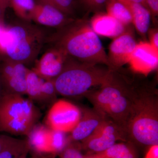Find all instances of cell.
Segmentation results:
<instances>
[{
    "label": "cell",
    "mask_w": 158,
    "mask_h": 158,
    "mask_svg": "<svg viewBox=\"0 0 158 158\" xmlns=\"http://www.w3.org/2000/svg\"><path fill=\"white\" fill-rule=\"evenodd\" d=\"M80 62L109 67L107 54L87 16L72 21L49 35L46 43Z\"/></svg>",
    "instance_id": "obj_1"
},
{
    "label": "cell",
    "mask_w": 158,
    "mask_h": 158,
    "mask_svg": "<svg viewBox=\"0 0 158 158\" xmlns=\"http://www.w3.org/2000/svg\"><path fill=\"white\" fill-rule=\"evenodd\" d=\"M48 37L39 26L21 19L6 27L0 36V52L5 58L29 65L35 61Z\"/></svg>",
    "instance_id": "obj_2"
},
{
    "label": "cell",
    "mask_w": 158,
    "mask_h": 158,
    "mask_svg": "<svg viewBox=\"0 0 158 158\" xmlns=\"http://www.w3.org/2000/svg\"><path fill=\"white\" fill-rule=\"evenodd\" d=\"M80 62L69 56L60 73L53 80L58 94L76 97L86 94L90 88L109 81L113 71Z\"/></svg>",
    "instance_id": "obj_3"
},
{
    "label": "cell",
    "mask_w": 158,
    "mask_h": 158,
    "mask_svg": "<svg viewBox=\"0 0 158 158\" xmlns=\"http://www.w3.org/2000/svg\"><path fill=\"white\" fill-rule=\"evenodd\" d=\"M39 110L23 95L4 93L0 97V131L26 135L36 124Z\"/></svg>",
    "instance_id": "obj_4"
},
{
    "label": "cell",
    "mask_w": 158,
    "mask_h": 158,
    "mask_svg": "<svg viewBox=\"0 0 158 158\" xmlns=\"http://www.w3.org/2000/svg\"><path fill=\"white\" fill-rule=\"evenodd\" d=\"M132 138L146 146L158 145V108L156 103L145 98L133 104L128 119Z\"/></svg>",
    "instance_id": "obj_5"
},
{
    "label": "cell",
    "mask_w": 158,
    "mask_h": 158,
    "mask_svg": "<svg viewBox=\"0 0 158 158\" xmlns=\"http://www.w3.org/2000/svg\"><path fill=\"white\" fill-rule=\"evenodd\" d=\"M81 113L75 105L60 100L54 103L49 110L46 123L51 129L71 132L81 117Z\"/></svg>",
    "instance_id": "obj_6"
},
{
    "label": "cell",
    "mask_w": 158,
    "mask_h": 158,
    "mask_svg": "<svg viewBox=\"0 0 158 158\" xmlns=\"http://www.w3.org/2000/svg\"><path fill=\"white\" fill-rule=\"evenodd\" d=\"M130 26L127 27L124 33L113 39L110 44L107 57L109 68L111 70L128 63L138 44Z\"/></svg>",
    "instance_id": "obj_7"
},
{
    "label": "cell",
    "mask_w": 158,
    "mask_h": 158,
    "mask_svg": "<svg viewBox=\"0 0 158 158\" xmlns=\"http://www.w3.org/2000/svg\"><path fill=\"white\" fill-rule=\"evenodd\" d=\"M114 125L103 122L92 135L82 141V149L88 151V154L103 152L116 143L119 139Z\"/></svg>",
    "instance_id": "obj_8"
},
{
    "label": "cell",
    "mask_w": 158,
    "mask_h": 158,
    "mask_svg": "<svg viewBox=\"0 0 158 158\" xmlns=\"http://www.w3.org/2000/svg\"><path fill=\"white\" fill-rule=\"evenodd\" d=\"M68 57L60 49L52 46L37 61L33 70L44 80H53L62 71Z\"/></svg>",
    "instance_id": "obj_9"
},
{
    "label": "cell",
    "mask_w": 158,
    "mask_h": 158,
    "mask_svg": "<svg viewBox=\"0 0 158 158\" xmlns=\"http://www.w3.org/2000/svg\"><path fill=\"white\" fill-rule=\"evenodd\" d=\"M136 72L147 75L158 68V51L147 41L138 43L128 62Z\"/></svg>",
    "instance_id": "obj_10"
},
{
    "label": "cell",
    "mask_w": 158,
    "mask_h": 158,
    "mask_svg": "<svg viewBox=\"0 0 158 158\" xmlns=\"http://www.w3.org/2000/svg\"><path fill=\"white\" fill-rule=\"evenodd\" d=\"M73 19L55 7L39 3H36L31 16V21L38 25L56 29L62 27Z\"/></svg>",
    "instance_id": "obj_11"
},
{
    "label": "cell",
    "mask_w": 158,
    "mask_h": 158,
    "mask_svg": "<svg viewBox=\"0 0 158 158\" xmlns=\"http://www.w3.org/2000/svg\"><path fill=\"white\" fill-rule=\"evenodd\" d=\"M89 22L97 35L113 39L124 33L127 27L107 13L102 12L96 13Z\"/></svg>",
    "instance_id": "obj_12"
},
{
    "label": "cell",
    "mask_w": 158,
    "mask_h": 158,
    "mask_svg": "<svg viewBox=\"0 0 158 158\" xmlns=\"http://www.w3.org/2000/svg\"><path fill=\"white\" fill-rule=\"evenodd\" d=\"M104 120L95 113H87L81 117L76 126L71 132L70 141H83L91 135Z\"/></svg>",
    "instance_id": "obj_13"
},
{
    "label": "cell",
    "mask_w": 158,
    "mask_h": 158,
    "mask_svg": "<svg viewBox=\"0 0 158 158\" xmlns=\"http://www.w3.org/2000/svg\"><path fill=\"white\" fill-rule=\"evenodd\" d=\"M127 7L132 17L134 27L138 34L145 38L149 30L151 15L149 11L143 5L129 0H118Z\"/></svg>",
    "instance_id": "obj_14"
},
{
    "label": "cell",
    "mask_w": 158,
    "mask_h": 158,
    "mask_svg": "<svg viewBox=\"0 0 158 158\" xmlns=\"http://www.w3.org/2000/svg\"><path fill=\"white\" fill-rule=\"evenodd\" d=\"M50 128L36 123L27 135L30 149L37 153H51L49 145Z\"/></svg>",
    "instance_id": "obj_15"
},
{
    "label": "cell",
    "mask_w": 158,
    "mask_h": 158,
    "mask_svg": "<svg viewBox=\"0 0 158 158\" xmlns=\"http://www.w3.org/2000/svg\"><path fill=\"white\" fill-rule=\"evenodd\" d=\"M105 7L107 14L113 16L124 26L127 27L132 24V17L129 10L120 1L107 0Z\"/></svg>",
    "instance_id": "obj_16"
},
{
    "label": "cell",
    "mask_w": 158,
    "mask_h": 158,
    "mask_svg": "<svg viewBox=\"0 0 158 158\" xmlns=\"http://www.w3.org/2000/svg\"><path fill=\"white\" fill-rule=\"evenodd\" d=\"M95 154L100 158H138L135 148L125 143H115L105 151Z\"/></svg>",
    "instance_id": "obj_17"
},
{
    "label": "cell",
    "mask_w": 158,
    "mask_h": 158,
    "mask_svg": "<svg viewBox=\"0 0 158 158\" xmlns=\"http://www.w3.org/2000/svg\"><path fill=\"white\" fill-rule=\"evenodd\" d=\"M44 80L33 69H29L26 77V94L32 101L41 102V88Z\"/></svg>",
    "instance_id": "obj_18"
},
{
    "label": "cell",
    "mask_w": 158,
    "mask_h": 158,
    "mask_svg": "<svg viewBox=\"0 0 158 158\" xmlns=\"http://www.w3.org/2000/svg\"><path fill=\"white\" fill-rule=\"evenodd\" d=\"M36 5L35 0H10L9 6L21 19L31 22Z\"/></svg>",
    "instance_id": "obj_19"
},
{
    "label": "cell",
    "mask_w": 158,
    "mask_h": 158,
    "mask_svg": "<svg viewBox=\"0 0 158 158\" xmlns=\"http://www.w3.org/2000/svg\"><path fill=\"white\" fill-rule=\"evenodd\" d=\"M67 133L50 129L49 145L51 153L59 154L71 142L69 136L67 135Z\"/></svg>",
    "instance_id": "obj_20"
},
{
    "label": "cell",
    "mask_w": 158,
    "mask_h": 158,
    "mask_svg": "<svg viewBox=\"0 0 158 158\" xmlns=\"http://www.w3.org/2000/svg\"><path fill=\"white\" fill-rule=\"evenodd\" d=\"M36 3L53 6L70 17L75 6V0H37Z\"/></svg>",
    "instance_id": "obj_21"
},
{
    "label": "cell",
    "mask_w": 158,
    "mask_h": 158,
    "mask_svg": "<svg viewBox=\"0 0 158 158\" xmlns=\"http://www.w3.org/2000/svg\"><path fill=\"white\" fill-rule=\"evenodd\" d=\"M57 93L53 80H44L41 88V102H56Z\"/></svg>",
    "instance_id": "obj_22"
},
{
    "label": "cell",
    "mask_w": 158,
    "mask_h": 158,
    "mask_svg": "<svg viewBox=\"0 0 158 158\" xmlns=\"http://www.w3.org/2000/svg\"><path fill=\"white\" fill-rule=\"evenodd\" d=\"M30 150L27 139H21L11 148L0 153V158H15L26 151Z\"/></svg>",
    "instance_id": "obj_23"
},
{
    "label": "cell",
    "mask_w": 158,
    "mask_h": 158,
    "mask_svg": "<svg viewBox=\"0 0 158 158\" xmlns=\"http://www.w3.org/2000/svg\"><path fill=\"white\" fill-rule=\"evenodd\" d=\"M81 149L78 142L71 141L59 154L60 158H83Z\"/></svg>",
    "instance_id": "obj_24"
},
{
    "label": "cell",
    "mask_w": 158,
    "mask_h": 158,
    "mask_svg": "<svg viewBox=\"0 0 158 158\" xmlns=\"http://www.w3.org/2000/svg\"><path fill=\"white\" fill-rule=\"evenodd\" d=\"M80 3L88 12L95 13L101 12V10L105 7L107 0H79Z\"/></svg>",
    "instance_id": "obj_25"
},
{
    "label": "cell",
    "mask_w": 158,
    "mask_h": 158,
    "mask_svg": "<svg viewBox=\"0 0 158 158\" xmlns=\"http://www.w3.org/2000/svg\"><path fill=\"white\" fill-rule=\"evenodd\" d=\"M21 139L0 134V153L17 144Z\"/></svg>",
    "instance_id": "obj_26"
},
{
    "label": "cell",
    "mask_w": 158,
    "mask_h": 158,
    "mask_svg": "<svg viewBox=\"0 0 158 158\" xmlns=\"http://www.w3.org/2000/svg\"><path fill=\"white\" fill-rule=\"evenodd\" d=\"M143 6L149 11L151 16H158V0H144Z\"/></svg>",
    "instance_id": "obj_27"
},
{
    "label": "cell",
    "mask_w": 158,
    "mask_h": 158,
    "mask_svg": "<svg viewBox=\"0 0 158 158\" xmlns=\"http://www.w3.org/2000/svg\"><path fill=\"white\" fill-rule=\"evenodd\" d=\"M149 43L156 50L158 51V31L157 28L148 30Z\"/></svg>",
    "instance_id": "obj_28"
},
{
    "label": "cell",
    "mask_w": 158,
    "mask_h": 158,
    "mask_svg": "<svg viewBox=\"0 0 158 158\" xmlns=\"http://www.w3.org/2000/svg\"><path fill=\"white\" fill-rule=\"evenodd\" d=\"M145 158H158V145L151 146Z\"/></svg>",
    "instance_id": "obj_29"
},
{
    "label": "cell",
    "mask_w": 158,
    "mask_h": 158,
    "mask_svg": "<svg viewBox=\"0 0 158 158\" xmlns=\"http://www.w3.org/2000/svg\"><path fill=\"white\" fill-rule=\"evenodd\" d=\"M9 4L10 0H0V6L4 11L6 7L9 6Z\"/></svg>",
    "instance_id": "obj_30"
},
{
    "label": "cell",
    "mask_w": 158,
    "mask_h": 158,
    "mask_svg": "<svg viewBox=\"0 0 158 158\" xmlns=\"http://www.w3.org/2000/svg\"><path fill=\"white\" fill-rule=\"evenodd\" d=\"M83 158H100L95 154H88L86 155H83Z\"/></svg>",
    "instance_id": "obj_31"
},
{
    "label": "cell",
    "mask_w": 158,
    "mask_h": 158,
    "mask_svg": "<svg viewBox=\"0 0 158 158\" xmlns=\"http://www.w3.org/2000/svg\"><path fill=\"white\" fill-rule=\"evenodd\" d=\"M30 150H28L24 152H23L20 155L18 156L15 158H27V156L28 154L30 151Z\"/></svg>",
    "instance_id": "obj_32"
},
{
    "label": "cell",
    "mask_w": 158,
    "mask_h": 158,
    "mask_svg": "<svg viewBox=\"0 0 158 158\" xmlns=\"http://www.w3.org/2000/svg\"><path fill=\"white\" fill-rule=\"evenodd\" d=\"M4 11H3L2 9L1 8L0 6V24H1L3 23H2V17L3 15V13H4Z\"/></svg>",
    "instance_id": "obj_33"
},
{
    "label": "cell",
    "mask_w": 158,
    "mask_h": 158,
    "mask_svg": "<svg viewBox=\"0 0 158 158\" xmlns=\"http://www.w3.org/2000/svg\"><path fill=\"white\" fill-rule=\"evenodd\" d=\"M129 1L139 3V4H141V5H143L144 0H129Z\"/></svg>",
    "instance_id": "obj_34"
},
{
    "label": "cell",
    "mask_w": 158,
    "mask_h": 158,
    "mask_svg": "<svg viewBox=\"0 0 158 158\" xmlns=\"http://www.w3.org/2000/svg\"><path fill=\"white\" fill-rule=\"evenodd\" d=\"M1 81H0V97H1Z\"/></svg>",
    "instance_id": "obj_35"
},
{
    "label": "cell",
    "mask_w": 158,
    "mask_h": 158,
    "mask_svg": "<svg viewBox=\"0 0 158 158\" xmlns=\"http://www.w3.org/2000/svg\"><path fill=\"white\" fill-rule=\"evenodd\" d=\"M32 158H39L37 157H33Z\"/></svg>",
    "instance_id": "obj_36"
}]
</instances>
